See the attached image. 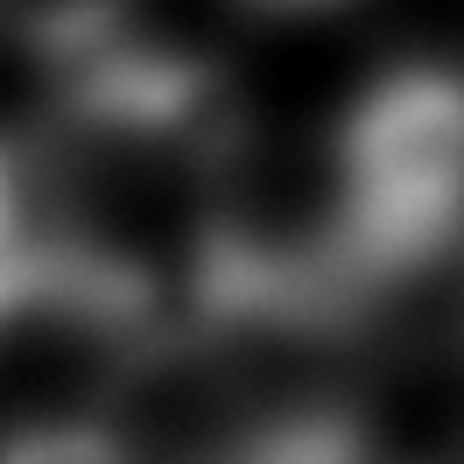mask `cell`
<instances>
[{"label":"cell","mask_w":464,"mask_h":464,"mask_svg":"<svg viewBox=\"0 0 464 464\" xmlns=\"http://www.w3.org/2000/svg\"><path fill=\"white\" fill-rule=\"evenodd\" d=\"M331 246L345 275L401 289L464 246V71L394 63L331 141Z\"/></svg>","instance_id":"1"},{"label":"cell","mask_w":464,"mask_h":464,"mask_svg":"<svg viewBox=\"0 0 464 464\" xmlns=\"http://www.w3.org/2000/svg\"><path fill=\"white\" fill-rule=\"evenodd\" d=\"M0 464H141L106 422L57 415V422H22L0 436Z\"/></svg>","instance_id":"2"},{"label":"cell","mask_w":464,"mask_h":464,"mask_svg":"<svg viewBox=\"0 0 464 464\" xmlns=\"http://www.w3.org/2000/svg\"><path fill=\"white\" fill-rule=\"evenodd\" d=\"M267 7H324V0H267Z\"/></svg>","instance_id":"3"}]
</instances>
